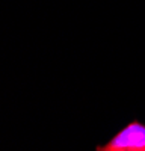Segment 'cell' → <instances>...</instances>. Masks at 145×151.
Returning <instances> with one entry per match:
<instances>
[{
  "label": "cell",
  "instance_id": "6da1fadb",
  "mask_svg": "<svg viewBox=\"0 0 145 151\" xmlns=\"http://www.w3.org/2000/svg\"><path fill=\"white\" fill-rule=\"evenodd\" d=\"M95 151H145V125L133 121Z\"/></svg>",
  "mask_w": 145,
  "mask_h": 151
}]
</instances>
